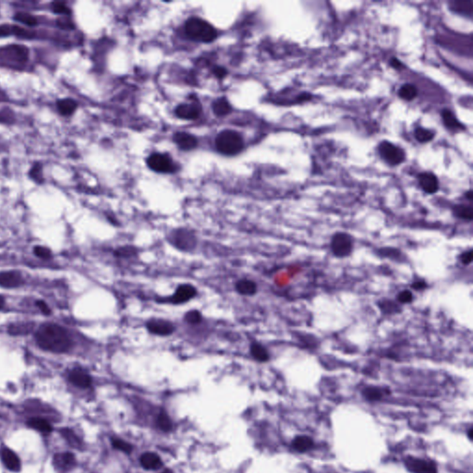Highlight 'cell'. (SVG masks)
Wrapping results in <instances>:
<instances>
[{
	"label": "cell",
	"mask_w": 473,
	"mask_h": 473,
	"mask_svg": "<svg viewBox=\"0 0 473 473\" xmlns=\"http://www.w3.org/2000/svg\"><path fill=\"white\" fill-rule=\"evenodd\" d=\"M28 425L35 430L42 432H51L53 431V427L48 422L47 420L41 418H32L28 420Z\"/></svg>",
	"instance_id": "cell-31"
},
{
	"label": "cell",
	"mask_w": 473,
	"mask_h": 473,
	"mask_svg": "<svg viewBox=\"0 0 473 473\" xmlns=\"http://www.w3.org/2000/svg\"><path fill=\"white\" fill-rule=\"evenodd\" d=\"M157 423L159 429L164 432L171 431L172 427H173L171 419L169 418L168 414L165 411H161L159 412L157 418Z\"/></svg>",
	"instance_id": "cell-33"
},
{
	"label": "cell",
	"mask_w": 473,
	"mask_h": 473,
	"mask_svg": "<svg viewBox=\"0 0 473 473\" xmlns=\"http://www.w3.org/2000/svg\"><path fill=\"white\" fill-rule=\"evenodd\" d=\"M4 305H5V299L3 296H0V310L3 309Z\"/></svg>",
	"instance_id": "cell-51"
},
{
	"label": "cell",
	"mask_w": 473,
	"mask_h": 473,
	"mask_svg": "<svg viewBox=\"0 0 473 473\" xmlns=\"http://www.w3.org/2000/svg\"><path fill=\"white\" fill-rule=\"evenodd\" d=\"M418 181L421 190L427 194H434L438 192V178L432 172L420 173Z\"/></svg>",
	"instance_id": "cell-12"
},
{
	"label": "cell",
	"mask_w": 473,
	"mask_h": 473,
	"mask_svg": "<svg viewBox=\"0 0 473 473\" xmlns=\"http://www.w3.org/2000/svg\"><path fill=\"white\" fill-rule=\"evenodd\" d=\"M142 467L147 471H157L163 466V462L158 454L154 452H146L140 458Z\"/></svg>",
	"instance_id": "cell-18"
},
{
	"label": "cell",
	"mask_w": 473,
	"mask_h": 473,
	"mask_svg": "<svg viewBox=\"0 0 473 473\" xmlns=\"http://www.w3.org/2000/svg\"><path fill=\"white\" fill-rule=\"evenodd\" d=\"M362 394L364 398L368 400V401H379L382 398H384V396L389 395L390 391L387 388L384 387H380V386H375V385H368L364 387Z\"/></svg>",
	"instance_id": "cell-19"
},
{
	"label": "cell",
	"mask_w": 473,
	"mask_h": 473,
	"mask_svg": "<svg viewBox=\"0 0 473 473\" xmlns=\"http://www.w3.org/2000/svg\"><path fill=\"white\" fill-rule=\"evenodd\" d=\"M57 22H58V25H59V26H60L61 28H64V29H70V28H73V24H72V22L69 21V19L67 18V16H66V17H64V18L59 19V20L57 21Z\"/></svg>",
	"instance_id": "cell-47"
},
{
	"label": "cell",
	"mask_w": 473,
	"mask_h": 473,
	"mask_svg": "<svg viewBox=\"0 0 473 473\" xmlns=\"http://www.w3.org/2000/svg\"><path fill=\"white\" fill-rule=\"evenodd\" d=\"M250 353L258 363H267L270 360V353L267 349L260 343L254 342L250 347Z\"/></svg>",
	"instance_id": "cell-27"
},
{
	"label": "cell",
	"mask_w": 473,
	"mask_h": 473,
	"mask_svg": "<svg viewBox=\"0 0 473 473\" xmlns=\"http://www.w3.org/2000/svg\"><path fill=\"white\" fill-rule=\"evenodd\" d=\"M170 241L173 246L182 252H191L196 246L195 235L184 228L174 230L171 233Z\"/></svg>",
	"instance_id": "cell-7"
},
{
	"label": "cell",
	"mask_w": 473,
	"mask_h": 473,
	"mask_svg": "<svg viewBox=\"0 0 473 473\" xmlns=\"http://www.w3.org/2000/svg\"><path fill=\"white\" fill-rule=\"evenodd\" d=\"M185 32L192 40L202 43H211L217 37L215 28L208 21L197 17H193L187 21Z\"/></svg>",
	"instance_id": "cell-2"
},
{
	"label": "cell",
	"mask_w": 473,
	"mask_h": 473,
	"mask_svg": "<svg viewBox=\"0 0 473 473\" xmlns=\"http://www.w3.org/2000/svg\"><path fill=\"white\" fill-rule=\"evenodd\" d=\"M69 380L72 384L81 387L88 388L92 385V377L86 370L81 368H75L69 372Z\"/></svg>",
	"instance_id": "cell-15"
},
{
	"label": "cell",
	"mask_w": 473,
	"mask_h": 473,
	"mask_svg": "<svg viewBox=\"0 0 473 473\" xmlns=\"http://www.w3.org/2000/svg\"><path fill=\"white\" fill-rule=\"evenodd\" d=\"M35 341L43 350L53 353H66L73 342L68 332L55 323H44L35 332Z\"/></svg>",
	"instance_id": "cell-1"
},
{
	"label": "cell",
	"mask_w": 473,
	"mask_h": 473,
	"mask_svg": "<svg viewBox=\"0 0 473 473\" xmlns=\"http://www.w3.org/2000/svg\"><path fill=\"white\" fill-rule=\"evenodd\" d=\"M213 74L216 76L218 79H223V78L226 77V69L221 68V67H216L215 69H213Z\"/></svg>",
	"instance_id": "cell-48"
},
{
	"label": "cell",
	"mask_w": 473,
	"mask_h": 473,
	"mask_svg": "<svg viewBox=\"0 0 473 473\" xmlns=\"http://www.w3.org/2000/svg\"><path fill=\"white\" fill-rule=\"evenodd\" d=\"M453 215L458 219L472 222L473 220V207L472 204H460L453 206Z\"/></svg>",
	"instance_id": "cell-21"
},
{
	"label": "cell",
	"mask_w": 473,
	"mask_h": 473,
	"mask_svg": "<svg viewBox=\"0 0 473 473\" xmlns=\"http://www.w3.org/2000/svg\"><path fill=\"white\" fill-rule=\"evenodd\" d=\"M414 135H415V138L418 142L421 143V144H425V143L432 141L434 137V132L431 130H428V129H424V128L420 127V128H417L415 130Z\"/></svg>",
	"instance_id": "cell-35"
},
{
	"label": "cell",
	"mask_w": 473,
	"mask_h": 473,
	"mask_svg": "<svg viewBox=\"0 0 473 473\" xmlns=\"http://www.w3.org/2000/svg\"><path fill=\"white\" fill-rule=\"evenodd\" d=\"M213 113L218 117H224L231 112V106L225 97L215 100L213 104Z\"/></svg>",
	"instance_id": "cell-29"
},
{
	"label": "cell",
	"mask_w": 473,
	"mask_h": 473,
	"mask_svg": "<svg viewBox=\"0 0 473 473\" xmlns=\"http://www.w3.org/2000/svg\"><path fill=\"white\" fill-rule=\"evenodd\" d=\"M34 254L37 257L44 259V260L51 259V257H52L51 251L48 248L44 247V246H35L34 248Z\"/></svg>",
	"instance_id": "cell-41"
},
{
	"label": "cell",
	"mask_w": 473,
	"mask_h": 473,
	"mask_svg": "<svg viewBox=\"0 0 473 473\" xmlns=\"http://www.w3.org/2000/svg\"><path fill=\"white\" fill-rule=\"evenodd\" d=\"M24 279L18 271L0 272V287L5 288H19L23 285Z\"/></svg>",
	"instance_id": "cell-14"
},
{
	"label": "cell",
	"mask_w": 473,
	"mask_h": 473,
	"mask_svg": "<svg viewBox=\"0 0 473 473\" xmlns=\"http://www.w3.org/2000/svg\"><path fill=\"white\" fill-rule=\"evenodd\" d=\"M395 300L402 306L406 304H411L414 302V294L410 289H403L398 292Z\"/></svg>",
	"instance_id": "cell-36"
},
{
	"label": "cell",
	"mask_w": 473,
	"mask_h": 473,
	"mask_svg": "<svg viewBox=\"0 0 473 473\" xmlns=\"http://www.w3.org/2000/svg\"><path fill=\"white\" fill-rule=\"evenodd\" d=\"M449 8L457 12L472 17L473 13L472 0H452L449 2Z\"/></svg>",
	"instance_id": "cell-25"
},
{
	"label": "cell",
	"mask_w": 473,
	"mask_h": 473,
	"mask_svg": "<svg viewBox=\"0 0 473 473\" xmlns=\"http://www.w3.org/2000/svg\"><path fill=\"white\" fill-rule=\"evenodd\" d=\"M5 100H6V96L4 95V93L2 91H0V102L5 101Z\"/></svg>",
	"instance_id": "cell-52"
},
{
	"label": "cell",
	"mask_w": 473,
	"mask_h": 473,
	"mask_svg": "<svg viewBox=\"0 0 473 473\" xmlns=\"http://www.w3.org/2000/svg\"><path fill=\"white\" fill-rule=\"evenodd\" d=\"M57 108L63 116H70L74 113L77 108V103L74 100L66 98L57 101Z\"/></svg>",
	"instance_id": "cell-30"
},
{
	"label": "cell",
	"mask_w": 473,
	"mask_h": 473,
	"mask_svg": "<svg viewBox=\"0 0 473 473\" xmlns=\"http://www.w3.org/2000/svg\"><path fill=\"white\" fill-rule=\"evenodd\" d=\"M135 254L132 248H122L116 252V256L120 258H130L131 255Z\"/></svg>",
	"instance_id": "cell-45"
},
{
	"label": "cell",
	"mask_w": 473,
	"mask_h": 473,
	"mask_svg": "<svg viewBox=\"0 0 473 473\" xmlns=\"http://www.w3.org/2000/svg\"><path fill=\"white\" fill-rule=\"evenodd\" d=\"M472 437H473V428H471L469 431V438L472 439Z\"/></svg>",
	"instance_id": "cell-53"
},
{
	"label": "cell",
	"mask_w": 473,
	"mask_h": 473,
	"mask_svg": "<svg viewBox=\"0 0 473 473\" xmlns=\"http://www.w3.org/2000/svg\"><path fill=\"white\" fill-rule=\"evenodd\" d=\"M75 457L72 453L56 454L54 457V465L62 471L69 470L74 466Z\"/></svg>",
	"instance_id": "cell-24"
},
{
	"label": "cell",
	"mask_w": 473,
	"mask_h": 473,
	"mask_svg": "<svg viewBox=\"0 0 473 473\" xmlns=\"http://www.w3.org/2000/svg\"><path fill=\"white\" fill-rule=\"evenodd\" d=\"M465 197H466V199L468 200L470 203H472L473 199V192H472V191L467 192L466 193H465Z\"/></svg>",
	"instance_id": "cell-50"
},
{
	"label": "cell",
	"mask_w": 473,
	"mask_h": 473,
	"mask_svg": "<svg viewBox=\"0 0 473 473\" xmlns=\"http://www.w3.org/2000/svg\"><path fill=\"white\" fill-rule=\"evenodd\" d=\"M390 64L391 66H392L394 69H401L404 68V65H403L401 62L399 61L398 59H397L396 57L391 58Z\"/></svg>",
	"instance_id": "cell-49"
},
{
	"label": "cell",
	"mask_w": 473,
	"mask_h": 473,
	"mask_svg": "<svg viewBox=\"0 0 473 473\" xmlns=\"http://www.w3.org/2000/svg\"><path fill=\"white\" fill-rule=\"evenodd\" d=\"M235 288L237 292L242 296H254L257 293V284L251 279L243 278L236 283Z\"/></svg>",
	"instance_id": "cell-22"
},
{
	"label": "cell",
	"mask_w": 473,
	"mask_h": 473,
	"mask_svg": "<svg viewBox=\"0 0 473 473\" xmlns=\"http://www.w3.org/2000/svg\"><path fill=\"white\" fill-rule=\"evenodd\" d=\"M377 307L383 315H395L402 312V305H400L396 300L390 299H381L378 301Z\"/></svg>",
	"instance_id": "cell-16"
},
{
	"label": "cell",
	"mask_w": 473,
	"mask_h": 473,
	"mask_svg": "<svg viewBox=\"0 0 473 473\" xmlns=\"http://www.w3.org/2000/svg\"><path fill=\"white\" fill-rule=\"evenodd\" d=\"M291 446L297 452H307L315 447V442L307 435H299L293 439Z\"/></svg>",
	"instance_id": "cell-26"
},
{
	"label": "cell",
	"mask_w": 473,
	"mask_h": 473,
	"mask_svg": "<svg viewBox=\"0 0 473 473\" xmlns=\"http://www.w3.org/2000/svg\"><path fill=\"white\" fill-rule=\"evenodd\" d=\"M29 51L20 45H10L0 49V62L7 66H20L27 62Z\"/></svg>",
	"instance_id": "cell-5"
},
{
	"label": "cell",
	"mask_w": 473,
	"mask_h": 473,
	"mask_svg": "<svg viewBox=\"0 0 473 473\" xmlns=\"http://www.w3.org/2000/svg\"><path fill=\"white\" fill-rule=\"evenodd\" d=\"M174 142L181 150L189 151L197 146V139L187 132H177L174 135Z\"/></svg>",
	"instance_id": "cell-17"
},
{
	"label": "cell",
	"mask_w": 473,
	"mask_h": 473,
	"mask_svg": "<svg viewBox=\"0 0 473 473\" xmlns=\"http://www.w3.org/2000/svg\"><path fill=\"white\" fill-rule=\"evenodd\" d=\"M35 304H36V306H37L38 308L40 309V311H41L44 315H50L51 310L48 307V305L46 302H43V301H37V302H35Z\"/></svg>",
	"instance_id": "cell-46"
},
{
	"label": "cell",
	"mask_w": 473,
	"mask_h": 473,
	"mask_svg": "<svg viewBox=\"0 0 473 473\" xmlns=\"http://www.w3.org/2000/svg\"><path fill=\"white\" fill-rule=\"evenodd\" d=\"M378 151L381 158L393 166L402 164L406 159L404 150L387 141H383L379 144Z\"/></svg>",
	"instance_id": "cell-6"
},
{
	"label": "cell",
	"mask_w": 473,
	"mask_h": 473,
	"mask_svg": "<svg viewBox=\"0 0 473 473\" xmlns=\"http://www.w3.org/2000/svg\"><path fill=\"white\" fill-rule=\"evenodd\" d=\"M429 287L428 283L424 279H416L411 284V288L412 290L416 292H421L424 291Z\"/></svg>",
	"instance_id": "cell-44"
},
{
	"label": "cell",
	"mask_w": 473,
	"mask_h": 473,
	"mask_svg": "<svg viewBox=\"0 0 473 473\" xmlns=\"http://www.w3.org/2000/svg\"><path fill=\"white\" fill-rule=\"evenodd\" d=\"M197 295V289L194 288L191 284H183L178 286L177 289L175 290L174 294L166 298L165 302L171 303V304H183L186 302L192 301L193 298H195Z\"/></svg>",
	"instance_id": "cell-10"
},
{
	"label": "cell",
	"mask_w": 473,
	"mask_h": 473,
	"mask_svg": "<svg viewBox=\"0 0 473 473\" xmlns=\"http://www.w3.org/2000/svg\"><path fill=\"white\" fill-rule=\"evenodd\" d=\"M377 254L383 256L384 258H388L393 261H400L402 257L401 251L397 248H381L377 250Z\"/></svg>",
	"instance_id": "cell-34"
},
{
	"label": "cell",
	"mask_w": 473,
	"mask_h": 473,
	"mask_svg": "<svg viewBox=\"0 0 473 473\" xmlns=\"http://www.w3.org/2000/svg\"><path fill=\"white\" fill-rule=\"evenodd\" d=\"M146 328L155 336H170L174 331L175 326L171 322L164 319H151L146 322Z\"/></svg>",
	"instance_id": "cell-11"
},
{
	"label": "cell",
	"mask_w": 473,
	"mask_h": 473,
	"mask_svg": "<svg viewBox=\"0 0 473 473\" xmlns=\"http://www.w3.org/2000/svg\"><path fill=\"white\" fill-rule=\"evenodd\" d=\"M184 319H185L187 323L192 324V325H197V324H199L203 322V315H202V314L200 313L199 311L192 310V311H189L188 313H186Z\"/></svg>",
	"instance_id": "cell-37"
},
{
	"label": "cell",
	"mask_w": 473,
	"mask_h": 473,
	"mask_svg": "<svg viewBox=\"0 0 473 473\" xmlns=\"http://www.w3.org/2000/svg\"><path fill=\"white\" fill-rule=\"evenodd\" d=\"M35 327V323L32 322H20L10 323L7 327V332L11 336H26L30 334Z\"/></svg>",
	"instance_id": "cell-23"
},
{
	"label": "cell",
	"mask_w": 473,
	"mask_h": 473,
	"mask_svg": "<svg viewBox=\"0 0 473 473\" xmlns=\"http://www.w3.org/2000/svg\"><path fill=\"white\" fill-rule=\"evenodd\" d=\"M329 247L333 256L338 259H345L350 257L353 253L355 240L350 233L337 231L332 235Z\"/></svg>",
	"instance_id": "cell-4"
},
{
	"label": "cell",
	"mask_w": 473,
	"mask_h": 473,
	"mask_svg": "<svg viewBox=\"0 0 473 473\" xmlns=\"http://www.w3.org/2000/svg\"><path fill=\"white\" fill-rule=\"evenodd\" d=\"M418 95V90L415 85L412 83H406L400 87L398 91V96L406 101H412Z\"/></svg>",
	"instance_id": "cell-32"
},
{
	"label": "cell",
	"mask_w": 473,
	"mask_h": 473,
	"mask_svg": "<svg viewBox=\"0 0 473 473\" xmlns=\"http://www.w3.org/2000/svg\"><path fill=\"white\" fill-rule=\"evenodd\" d=\"M41 164L36 163L34 166L31 168L29 172V175L33 180H35L37 183H43L44 182V178H43V170H42Z\"/></svg>",
	"instance_id": "cell-40"
},
{
	"label": "cell",
	"mask_w": 473,
	"mask_h": 473,
	"mask_svg": "<svg viewBox=\"0 0 473 473\" xmlns=\"http://www.w3.org/2000/svg\"><path fill=\"white\" fill-rule=\"evenodd\" d=\"M441 116H442V120L447 129L451 130H460L465 129L464 126L457 119V117L454 115L451 110H442Z\"/></svg>",
	"instance_id": "cell-28"
},
{
	"label": "cell",
	"mask_w": 473,
	"mask_h": 473,
	"mask_svg": "<svg viewBox=\"0 0 473 473\" xmlns=\"http://www.w3.org/2000/svg\"><path fill=\"white\" fill-rule=\"evenodd\" d=\"M147 165L154 171L159 173H173L176 171V165L170 157L165 154H153L147 159Z\"/></svg>",
	"instance_id": "cell-8"
},
{
	"label": "cell",
	"mask_w": 473,
	"mask_h": 473,
	"mask_svg": "<svg viewBox=\"0 0 473 473\" xmlns=\"http://www.w3.org/2000/svg\"><path fill=\"white\" fill-rule=\"evenodd\" d=\"M405 466L412 473H437V467L432 460L408 457L405 460Z\"/></svg>",
	"instance_id": "cell-9"
},
{
	"label": "cell",
	"mask_w": 473,
	"mask_h": 473,
	"mask_svg": "<svg viewBox=\"0 0 473 473\" xmlns=\"http://www.w3.org/2000/svg\"><path fill=\"white\" fill-rule=\"evenodd\" d=\"M1 458L7 470L15 473L21 470V461L19 460V457L9 448H4L1 451Z\"/></svg>",
	"instance_id": "cell-20"
},
{
	"label": "cell",
	"mask_w": 473,
	"mask_h": 473,
	"mask_svg": "<svg viewBox=\"0 0 473 473\" xmlns=\"http://www.w3.org/2000/svg\"><path fill=\"white\" fill-rule=\"evenodd\" d=\"M215 145L221 154L226 156H235L242 151L244 142L239 132L226 130L221 131L215 139Z\"/></svg>",
	"instance_id": "cell-3"
},
{
	"label": "cell",
	"mask_w": 473,
	"mask_h": 473,
	"mask_svg": "<svg viewBox=\"0 0 473 473\" xmlns=\"http://www.w3.org/2000/svg\"><path fill=\"white\" fill-rule=\"evenodd\" d=\"M473 249L466 250V251H464L463 253H461V254H460V263H461L463 265L468 266V265L472 264V263H473Z\"/></svg>",
	"instance_id": "cell-43"
},
{
	"label": "cell",
	"mask_w": 473,
	"mask_h": 473,
	"mask_svg": "<svg viewBox=\"0 0 473 473\" xmlns=\"http://www.w3.org/2000/svg\"><path fill=\"white\" fill-rule=\"evenodd\" d=\"M52 9L53 11L56 14H64V15H69V8L67 7V5L61 2V1H55L52 4Z\"/></svg>",
	"instance_id": "cell-42"
},
{
	"label": "cell",
	"mask_w": 473,
	"mask_h": 473,
	"mask_svg": "<svg viewBox=\"0 0 473 473\" xmlns=\"http://www.w3.org/2000/svg\"><path fill=\"white\" fill-rule=\"evenodd\" d=\"M14 19L17 21L22 22L26 24L28 26H35L37 25V20L31 14L25 13V12H19L14 16Z\"/></svg>",
	"instance_id": "cell-38"
},
{
	"label": "cell",
	"mask_w": 473,
	"mask_h": 473,
	"mask_svg": "<svg viewBox=\"0 0 473 473\" xmlns=\"http://www.w3.org/2000/svg\"><path fill=\"white\" fill-rule=\"evenodd\" d=\"M111 445L114 448H116L121 452L126 453V454H130L132 452V446L129 443L125 442L122 439H111Z\"/></svg>",
	"instance_id": "cell-39"
},
{
	"label": "cell",
	"mask_w": 473,
	"mask_h": 473,
	"mask_svg": "<svg viewBox=\"0 0 473 473\" xmlns=\"http://www.w3.org/2000/svg\"><path fill=\"white\" fill-rule=\"evenodd\" d=\"M176 115L183 119H196L202 112V106L196 100L191 103L183 104L176 108Z\"/></svg>",
	"instance_id": "cell-13"
}]
</instances>
